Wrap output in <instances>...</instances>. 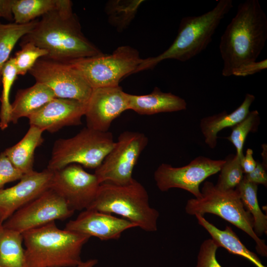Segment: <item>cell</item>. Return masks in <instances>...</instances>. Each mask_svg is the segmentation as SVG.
Masks as SVG:
<instances>
[{
	"label": "cell",
	"mask_w": 267,
	"mask_h": 267,
	"mask_svg": "<svg viewBox=\"0 0 267 267\" xmlns=\"http://www.w3.org/2000/svg\"><path fill=\"white\" fill-rule=\"evenodd\" d=\"M29 42L47 52L44 57L63 62L103 53L83 34L70 0H57L56 8L21 38L22 43Z\"/></svg>",
	"instance_id": "6da1fadb"
},
{
	"label": "cell",
	"mask_w": 267,
	"mask_h": 267,
	"mask_svg": "<svg viewBox=\"0 0 267 267\" xmlns=\"http://www.w3.org/2000/svg\"><path fill=\"white\" fill-rule=\"evenodd\" d=\"M238 192L245 210L253 219V230L258 237L267 233V216L259 205L257 198L258 185L243 178L235 188Z\"/></svg>",
	"instance_id": "cb8c5ba5"
},
{
	"label": "cell",
	"mask_w": 267,
	"mask_h": 267,
	"mask_svg": "<svg viewBox=\"0 0 267 267\" xmlns=\"http://www.w3.org/2000/svg\"><path fill=\"white\" fill-rule=\"evenodd\" d=\"M22 233L0 228V266L1 267H27Z\"/></svg>",
	"instance_id": "603a6c76"
},
{
	"label": "cell",
	"mask_w": 267,
	"mask_h": 267,
	"mask_svg": "<svg viewBox=\"0 0 267 267\" xmlns=\"http://www.w3.org/2000/svg\"><path fill=\"white\" fill-rule=\"evenodd\" d=\"M86 105L76 100L55 97L28 117L29 124L50 133L64 127L79 126Z\"/></svg>",
	"instance_id": "2e32d148"
},
{
	"label": "cell",
	"mask_w": 267,
	"mask_h": 267,
	"mask_svg": "<svg viewBox=\"0 0 267 267\" xmlns=\"http://www.w3.org/2000/svg\"><path fill=\"white\" fill-rule=\"evenodd\" d=\"M142 0H112L107 2L105 11L109 22L121 32L134 19Z\"/></svg>",
	"instance_id": "4316f807"
},
{
	"label": "cell",
	"mask_w": 267,
	"mask_h": 267,
	"mask_svg": "<svg viewBox=\"0 0 267 267\" xmlns=\"http://www.w3.org/2000/svg\"><path fill=\"white\" fill-rule=\"evenodd\" d=\"M267 40V16L259 1L246 0L240 3L221 37L222 75L231 76L235 69L256 61Z\"/></svg>",
	"instance_id": "7a4b0ae2"
},
{
	"label": "cell",
	"mask_w": 267,
	"mask_h": 267,
	"mask_svg": "<svg viewBox=\"0 0 267 267\" xmlns=\"http://www.w3.org/2000/svg\"><path fill=\"white\" fill-rule=\"evenodd\" d=\"M129 108L140 115L184 110L187 103L182 98L171 92H164L155 87L150 93L134 95L128 93Z\"/></svg>",
	"instance_id": "ac0fdd59"
},
{
	"label": "cell",
	"mask_w": 267,
	"mask_h": 267,
	"mask_svg": "<svg viewBox=\"0 0 267 267\" xmlns=\"http://www.w3.org/2000/svg\"><path fill=\"white\" fill-rule=\"evenodd\" d=\"M224 160L215 185L223 190L234 189L243 178L244 173L241 165L242 159L235 154L230 155Z\"/></svg>",
	"instance_id": "f546056e"
},
{
	"label": "cell",
	"mask_w": 267,
	"mask_h": 267,
	"mask_svg": "<svg viewBox=\"0 0 267 267\" xmlns=\"http://www.w3.org/2000/svg\"><path fill=\"white\" fill-rule=\"evenodd\" d=\"M199 198L188 200L185 210L190 215L213 214L230 222L250 236L256 242L258 254L266 257L267 246L264 240L258 237L253 230V219L244 207L237 191L223 190L212 182L206 181Z\"/></svg>",
	"instance_id": "8992f818"
},
{
	"label": "cell",
	"mask_w": 267,
	"mask_h": 267,
	"mask_svg": "<svg viewBox=\"0 0 267 267\" xmlns=\"http://www.w3.org/2000/svg\"><path fill=\"white\" fill-rule=\"evenodd\" d=\"M128 94L119 86L93 89L85 114L87 127L108 132L112 122L129 110Z\"/></svg>",
	"instance_id": "5bb4252c"
},
{
	"label": "cell",
	"mask_w": 267,
	"mask_h": 267,
	"mask_svg": "<svg viewBox=\"0 0 267 267\" xmlns=\"http://www.w3.org/2000/svg\"><path fill=\"white\" fill-rule=\"evenodd\" d=\"M0 267H1L0 266Z\"/></svg>",
	"instance_id": "ab89813d"
},
{
	"label": "cell",
	"mask_w": 267,
	"mask_h": 267,
	"mask_svg": "<svg viewBox=\"0 0 267 267\" xmlns=\"http://www.w3.org/2000/svg\"><path fill=\"white\" fill-rule=\"evenodd\" d=\"M195 216L199 224L207 231L219 247H223L230 253L247 259L256 267H267L262 264L256 254L249 250L241 242L230 226L226 225L223 230H221L209 222L203 216L199 215Z\"/></svg>",
	"instance_id": "7402d4cb"
},
{
	"label": "cell",
	"mask_w": 267,
	"mask_h": 267,
	"mask_svg": "<svg viewBox=\"0 0 267 267\" xmlns=\"http://www.w3.org/2000/svg\"><path fill=\"white\" fill-rule=\"evenodd\" d=\"M267 167L260 161H257V165L254 170L248 174L244 175L243 179L248 182L256 184H261L267 186Z\"/></svg>",
	"instance_id": "e575fe53"
},
{
	"label": "cell",
	"mask_w": 267,
	"mask_h": 267,
	"mask_svg": "<svg viewBox=\"0 0 267 267\" xmlns=\"http://www.w3.org/2000/svg\"><path fill=\"white\" fill-rule=\"evenodd\" d=\"M29 73L36 82L48 87L55 97L87 103L92 91L80 72L67 62L42 57Z\"/></svg>",
	"instance_id": "30bf717a"
},
{
	"label": "cell",
	"mask_w": 267,
	"mask_h": 267,
	"mask_svg": "<svg viewBox=\"0 0 267 267\" xmlns=\"http://www.w3.org/2000/svg\"><path fill=\"white\" fill-rule=\"evenodd\" d=\"M43 132L39 128L30 125L22 139L3 151L13 165L23 175L34 171L35 151L44 142Z\"/></svg>",
	"instance_id": "44dd1931"
},
{
	"label": "cell",
	"mask_w": 267,
	"mask_h": 267,
	"mask_svg": "<svg viewBox=\"0 0 267 267\" xmlns=\"http://www.w3.org/2000/svg\"><path fill=\"white\" fill-rule=\"evenodd\" d=\"M267 68V59L260 61L250 62L235 69L232 75L237 77H246L254 75Z\"/></svg>",
	"instance_id": "836d02e7"
},
{
	"label": "cell",
	"mask_w": 267,
	"mask_h": 267,
	"mask_svg": "<svg viewBox=\"0 0 267 267\" xmlns=\"http://www.w3.org/2000/svg\"><path fill=\"white\" fill-rule=\"evenodd\" d=\"M253 151L251 148H248L241 161V165L244 174H248L252 172L257 165L256 161L253 156Z\"/></svg>",
	"instance_id": "d590c367"
},
{
	"label": "cell",
	"mask_w": 267,
	"mask_h": 267,
	"mask_svg": "<svg viewBox=\"0 0 267 267\" xmlns=\"http://www.w3.org/2000/svg\"><path fill=\"white\" fill-rule=\"evenodd\" d=\"M225 160H213L200 156L180 167L162 163L155 171L154 178L161 191L178 188L191 193L195 198H199L201 196L200 184L219 172Z\"/></svg>",
	"instance_id": "8fae6325"
},
{
	"label": "cell",
	"mask_w": 267,
	"mask_h": 267,
	"mask_svg": "<svg viewBox=\"0 0 267 267\" xmlns=\"http://www.w3.org/2000/svg\"><path fill=\"white\" fill-rule=\"evenodd\" d=\"M255 96L246 93L245 98L234 111L228 113L225 110L203 118L200 123V128L204 138L205 142L211 149L217 145L218 134L228 127H233L243 120L250 112V108Z\"/></svg>",
	"instance_id": "d6986e66"
},
{
	"label": "cell",
	"mask_w": 267,
	"mask_h": 267,
	"mask_svg": "<svg viewBox=\"0 0 267 267\" xmlns=\"http://www.w3.org/2000/svg\"><path fill=\"white\" fill-rule=\"evenodd\" d=\"M88 209L118 215L147 232L157 230L159 213L150 206L145 187L134 178L123 185L101 183Z\"/></svg>",
	"instance_id": "5b68a950"
},
{
	"label": "cell",
	"mask_w": 267,
	"mask_h": 267,
	"mask_svg": "<svg viewBox=\"0 0 267 267\" xmlns=\"http://www.w3.org/2000/svg\"><path fill=\"white\" fill-rule=\"evenodd\" d=\"M148 141L143 133L131 131L121 133L101 164L95 169L94 174L99 183L123 185L130 182L134 179V166Z\"/></svg>",
	"instance_id": "9c48e42d"
},
{
	"label": "cell",
	"mask_w": 267,
	"mask_h": 267,
	"mask_svg": "<svg viewBox=\"0 0 267 267\" xmlns=\"http://www.w3.org/2000/svg\"><path fill=\"white\" fill-rule=\"evenodd\" d=\"M233 6L232 0H220L211 10L198 16L183 17L172 44L155 57L143 59L133 74L154 68L167 59L187 61L204 50L222 20Z\"/></svg>",
	"instance_id": "277c9868"
},
{
	"label": "cell",
	"mask_w": 267,
	"mask_h": 267,
	"mask_svg": "<svg viewBox=\"0 0 267 267\" xmlns=\"http://www.w3.org/2000/svg\"><path fill=\"white\" fill-rule=\"evenodd\" d=\"M218 248L212 238L204 240L200 247L196 267H222L216 259Z\"/></svg>",
	"instance_id": "1f68e13d"
},
{
	"label": "cell",
	"mask_w": 267,
	"mask_h": 267,
	"mask_svg": "<svg viewBox=\"0 0 267 267\" xmlns=\"http://www.w3.org/2000/svg\"><path fill=\"white\" fill-rule=\"evenodd\" d=\"M38 19L25 24L14 22L0 23V86L1 85V72L17 42L31 32L35 27Z\"/></svg>",
	"instance_id": "d4e9b609"
},
{
	"label": "cell",
	"mask_w": 267,
	"mask_h": 267,
	"mask_svg": "<svg viewBox=\"0 0 267 267\" xmlns=\"http://www.w3.org/2000/svg\"><path fill=\"white\" fill-rule=\"evenodd\" d=\"M23 175L11 163L3 152L0 153V189L7 183L19 180Z\"/></svg>",
	"instance_id": "d6a6232c"
},
{
	"label": "cell",
	"mask_w": 267,
	"mask_h": 267,
	"mask_svg": "<svg viewBox=\"0 0 267 267\" xmlns=\"http://www.w3.org/2000/svg\"><path fill=\"white\" fill-rule=\"evenodd\" d=\"M0 17H1L0 16Z\"/></svg>",
	"instance_id": "60d3db41"
},
{
	"label": "cell",
	"mask_w": 267,
	"mask_h": 267,
	"mask_svg": "<svg viewBox=\"0 0 267 267\" xmlns=\"http://www.w3.org/2000/svg\"><path fill=\"white\" fill-rule=\"evenodd\" d=\"M4 220L1 217V216L0 215V228L2 227L3 223L4 222Z\"/></svg>",
	"instance_id": "f35d334b"
},
{
	"label": "cell",
	"mask_w": 267,
	"mask_h": 267,
	"mask_svg": "<svg viewBox=\"0 0 267 267\" xmlns=\"http://www.w3.org/2000/svg\"><path fill=\"white\" fill-rule=\"evenodd\" d=\"M21 49L13 57L18 75L24 76L33 68L37 60L45 57L47 52L31 42H20Z\"/></svg>",
	"instance_id": "4dcf8cb0"
},
{
	"label": "cell",
	"mask_w": 267,
	"mask_h": 267,
	"mask_svg": "<svg viewBox=\"0 0 267 267\" xmlns=\"http://www.w3.org/2000/svg\"><path fill=\"white\" fill-rule=\"evenodd\" d=\"M27 267H76L90 238L58 228L55 222L22 233Z\"/></svg>",
	"instance_id": "3957f363"
},
{
	"label": "cell",
	"mask_w": 267,
	"mask_h": 267,
	"mask_svg": "<svg viewBox=\"0 0 267 267\" xmlns=\"http://www.w3.org/2000/svg\"><path fill=\"white\" fill-rule=\"evenodd\" d=\"M115 141L109 132H100L84 128L73 137L60 138L54 143L47 169H61L76 164L96 169L114 145Z\"/></svg>",
	"instance_id": "52a82bcc"
},
{
	"label": "cell",
	"mask_w": 267,
	"mask_h": 267,
	"mask_svg": "<svg viewBox=\"0 0 267 267\" xmlns=\"http://www.w3.org/2000/svg\"><path fill=\"white\" fill-rule=\"evenodd\" d=\"M98 263V260L95 259H90L85 261H82L76 267H94Z\"/></svg>",
	"instance_id": "74e56055"
},
{
	"label": "cell",
	"mask_w": 267,
	"mask_h": 267,
	"mask_svg": "<svg viewBox=\"0 0 267 267\" xmlns=\"http://www.w3.org/2000/svg\"><path fill=\"white\" fill-rule=\"evenodd\" d=\"M17 72L13 57L4 64L1 72L2 91L0 97V128L6 129L10 123L11 103L10 94L13 84L17 78Z\"/></svg>",
	"instance_id": "83f0119b"
},
{
	"label": "cell",
	"mask_w": 267,
	"mask_h": 267,
	"mask_svg": "<svg viewBox=\"0 0 267 267\" xmlns=\"http://www.w3.org/2000/svg\"><path fill=\"white\" fill-rule=\"evenodd\" d=\"M74 212L61 197L49 188L16 211L2 226L23 233L56 220H66Z\"/></svg>",
	"instance_id": "7c38bea8"
},
{
	"label": "cell",
	"mask_w": 267,
	"mask_h": 267,
	"mask_svg": "<svg viewBox=\"0 0 267 267\" xmlns=\"http://www.w3.org/2000/svg\"><path fill=\"white\" fill-rule=\"evenodd\" d=\"M55 97L53 92L45 85L36 82L32 86L18 89L11 103L10 123L16 124Z\"/></svg>",
	"instance_id": "ffe728a7"
},
{
	"label": "cell",
	"mask_w": 267,
	"mask_h": 267,
	"mask_svg": "<svg viewBox=\"0 0 267 267\" xmlns=\"http://www.w3.org/2000/svg\"><path fill=\"white\" fill-rule=\"evenodd\" d=\"M100 183L94 174L72 164L53 171L50 188L75 211L87 209L94 200Z\"/></svg>",
	"instance_id": "4fadbf2b"
},
{
	"label": "cell",
	"mask_w": 267,
	"mask_h": 267,
	"mask_svg": "<svg viewBox=\"0 0 267 267\" xmlns=\"http://www.w3.org/2000/svg\"><path fill=\"white\" fill-rule=\"evenodd\" d=\"M135 227V224L125 219L88 209L69 221L64 229L107 241L118 239L124 231Z\"/></svg>",
	"instance_id": "e0dca14e"
},
{
	"label": "cell",
	"mask_w": 267,
	"mask_h": 267,
	"mask_svg": "<svg viewBox=\"0 0 267 267\" xmlns=\"http://www.w3.org/2000/svg\"><path fill=\"white\" fill-rule=\"evenodd\" d=\"M53 171L48 169L23 175L13 186L0 189V215L4 221L50 188Z\"/></svg>",
	"instance_id": "9a60e30c"
},
{
	"label": "cell",
	"mask_w": 267,
	"mask_h": 267,
	"mask_svg": "<svg viewBox=\"0 0 267 267\" xmlns=\"http://www.w3.org/2000/svg\"><path fill=\"white\" fill-rule=\"evenodd\" d=\"M13 0H0V16L6 20L13 21Z\"/></svg>",
	"instance_id": "8d00e7d4"
},
{
	"label": "cell",
	"mask_w": 267,
	"mask_h": 267,
	"mask_svg": "<svg viewBox=\"0 0 267 267\" xmlns=\"http://www.w3.org/2000/svg\"><path fill=\"white\" fill-rule=\"evenodd\" d=\"M260 121L258 111H250L243 120L231 128V134L226 137L235 146L236 155L241 159L244 156L243 149L247 136L249 133L257 130Z\"/></svg>",
	"instance_id": "f1b7e54d"
},
{
	"label": "cell",
	"mask_w": 267,
	"mask_h": 267,
	"mask_svg": "<svg viewBox=\"0 0 267 267\" xmlns=\"http://www.w3.org/2000/svg\"><path fill=\"white\" fill-rule=\"evenodd\" d=\"M56 3L57 0H13L14 23H28L55 9Z\"/></svg>",
	"instance_id": "484cf974"
},
{
	"label": "cell",
	"mask_w": 267,
	"mask_h": 267,
	"mask_svg": "<svg viewBox=\"0 0 267 267\" xmlns=\"http://www.w3.org/2000/svg\"><path fill=\"white\" fill-rule=\"evenodd\" d=\"M142 60L137 49L123 45L110 54L102 53L67 63L80 72L93 89L118 86L121 80L133 74Z\"/></svg>",
	"instance_id": "ba28073f"
}]
</instances>
